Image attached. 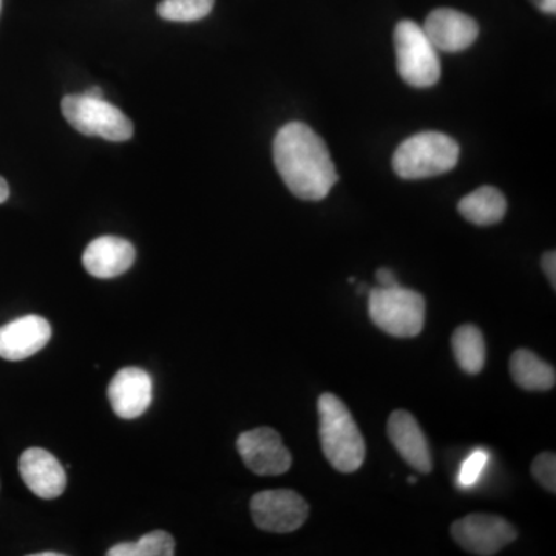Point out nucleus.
Instances as JSON below:
<instances>
[{
	"label": "nucleus",
	"mask_w": 556,
	"mask_h": 556,
	"mask_svg": "<svg viewBox=\"0 0 556 556\" xmlns=\"http://www.w3.org/2000/svg\"><path fill=\"white\" fill-rule=\"evenodd\" d=\"M394 47L399 75L409 86L427 89L441 78V61L437 47L416 22H399L394 30Z\"/></svg>",
	"instance_id": "obj_6"
},
{
	"label": "nucleus",
	"mask_w": 556,
	"mask_h": 556,
	"mask_svg": "<svg viewBox=\"0 0 556 556\" xmlns=\"http://www.w3.org/2000/svg\"><path fill=\"white\" fill-rule=\"evenodd\" d=\"M108 396L116 416L121 419H137L152 404V376L138 367L119 369L110 382Z\"/></svg>",
	"instance_id": "obj_10"
},
{
	"label": "nucleus",
	"mask_w": 556,
	"mask_h": 556,
	"mask_svg": "<svg viewBox=\"0 0 556 556\" xmlns=\"http://www.w3.org/2000/svg\"><path fill=\"white\" fill-rule=\"evenodd\" d=\"M0 9H2V0H0Z\"/></svg>",
	"instance_id": "obj_30"
},
{
	"label": "nucleus",
	"mask_w": 556,
	"mask_h": 556,
	"mask_svg": "<svg viewBox=\"0 0 556 556\" xmlns=\"http://www.w3.org/2000/svg\"><path fill=\"white\" fill-rule=\"evenodd\" d=\"M20 473L24 484L40 500H56L67 486L64 467L43 448L33 447L22 453Z\"/></svg>",
	"instance_id": "obj_13"
},
{
	"label": "nucleus",
	"mask_w": 556,
	"mask_h": 556,
	"mask_svg": "<svg viewBox=\"0 0 556 556\" xmlns=\"http://www.w3.org/2000/svg\"><path fill=\"white\" fill-rule=\"evenodd\" d=\"M62 115L73 129L87 137L124 142L134 137V124L115 105L87 94H68L62 100Z\"/></svg>",
	"instance_id": "obj_5"
},
{
	"label": "nucleus",
	"mask_w": 556,
	"mask_h": 556,
	"mask_svg": "<svg viewBox=\"0 0 556 556\" xmlns=\"http://www.w3.org/2000/svg\"><path fill=\"white\" fill-rule=\"evenodd\" d=\"M453 540L471 555L492 556L517 540L518 533L507 519L496 515L471 514L453 522Z\"/></svg>",
	"instance_id": "obj_8"
},
{
	"label": "nucleus",
	"mask_w": 556,
	"mask_h": 556,
	"mask_svg": "<svg viewBox=\"0 0 556 556\" xmlns=\"http://www.w3.org/2000/svg\"><path fill=\"white\" fill-rule=\"evenodd\" d=\"M214 5L215 0H163L159 14L164 21L195 22L208 16Z\"/></svg>",
	"instance_id": "obj_20"
},
{
	"label": "nucleus",
	"mask_w": 556,
	"mask_h": 556,
	"mask_svg": "<svg viewBox=\"0 0 556 556\" xmlns=\"http://www.w3.org/2000/svg\"><path fill=\"white\" fill-rule=\"evenodd\" d=\"M455 139L441 131H422L405 139L393 156V169L404 179H424L447 174L459 161Z\"/></svg>",
	"instance_id": "obj_3"
},
{
	"label": "nucleus",
	"mask_w": 556,
	"mask_h": 556,
	"mask_svg": "<svg viewBox=\"0 0 556 556\" xmlns=\"http://www.w3.org/2000/svg\"><path fill=\"white\" fill-rule=\"evenodd\" d=\"M237 450L244 466L258 477H278L292 466L291 452L274 428L258 427L237 439Z\"/></svg>",
	"instance_id": "obj_9"
},
{
	"label": "nucleus",
	"mask_w": 556,
	"mask_h": 556,
	"mask_svg": "<svg viewBox=\"0 0 556 556\" xmlns=\"http://www.w3.org/2000/svg\"><path fill=\"white\" fill-rule=\"evenodd\" d=\"M457 211L473 225L492 226L506 215L507 201L496 188L482 186L464 197L457 204Z\"/></svg>",
	"instance_id": "obj_16"
},
{
	"label": "nucleus",
	"mask_w": 556,
	"mask_h": 556,
	"mask_svg": "<svg viewBox=\"0 0 556 556\" xmlns=\"http://www.w3.org/2000/svg\"><path fill=\"white\" fill-rule=\"evenodd\" d=\"M368 313L372 324L387 334L412 339L420 334L426 324V299L401 285L378 287L369 291Z\"/></svg>",
	"instance_id": "obj_4"
},
{
	"label": "nucleus",
	"mask_w": 556,
	"mask_h": 556,
	"mask_svg": "<svg viewBox=\"0 0 556 556\" xmlns=\"http://www.w3.org/2000/svg\"><path fill=\"white\" fill-rule=\"evenodd\" d=\"M409 484H416L417 479L416 478H408Z\"/></svg>",
	"instance_id": "obj_29"
},
{
	"label": "nucleus",
	"mask_w": 556,
	"mask_h": 556,
	"mask_svg": "<svg viewBox=\"0 0 556 556\" xmlns=\"http://www.w3.org/2000/svg\"><path fill=\"white\" fill-rule=\"evenodd\" d=\"M109 556H172L175 540L169 532L153 530L139 538L137 543H119L108 552Z\"/></svg>",
	"instance_id": "obj_19"
},
{
	"label": "nucleus",
	"mask_w": 556,
	"mask_h": 556,
	"mask_svg": "<svg viewBox=\"0 0 556 556\" xmlns=\"http://www.w3.org/2000/svg\"><path fill=\"white\" fill-rule=\"evenodd\" d=\"M387 431L391 444L408 466L416 468L419 473H430L433 470L427 437L412 413L405 409L391 413Z\"/></svg>",
	"instance_id": "obj_14"
},
{
	"label": "nucleus",
	"mask_w": 556,
	"mask_h": 556,
	"mask_svg": "<svg viewBox=\"0 0 556 556\" xmlns=\"http://www.w3.org/2000/svg\"><path fill=\"white\" fill-rule=\"evenodd\" d=\"M452 350L457 365L467 375H479L485 365V340L475 325H460L452 336Z\"/></svg>",
	"instance_id": "obj_18"
},
{
	"label": "nucleus",
	"mask_w": 556,
	"mask_h": 556,
	"mask_svg": "<svg viewBox=\"0 0 556 556\" xmlns=\"http://www.w3.org/2000/svg\"><path fill=\"white\" fill-rule=\"evenodd\" d=\"M137 258V251L129 240L121 237H98L86 248L83 265L90 276L97 278H115L131 268Z\"/></svg>",
	"instance_id": "obj_15"
},
{
	"label": "nucleus",
	"mask_w": 556,
	"mask_h": 556,
	"mask_svg": "<svg viewBox=\"0 0 556 556\" xmlns=\"http://www.w3.org/2000/svg\"><path fill=\"white\" fill-rule=\"evenodd\" d=\"M489 457V453L484 452V450H475V452L464 460L459 477H457V482H459L463 489H470V486L477 484L479 478H481L482 471L485 470Z\"/></svg>",
	"instance_id": "obj_21"
},
{
	"label": "nucleus",
	"mask_w": 556,
	"mask_h": 556,
	"mask_svg": "<svg viewBox=\"0 0 556 556\" xmlns=\"http://www.w3.org/2000/svg\"><path fill=\"white\" fill-rule=\"evenodd\" d=\"M251 515L265 532L291 533L305 525L309 506L294 490H265L252 496Z\"/></svg>",
	"instance_id": "obj_7"
},
{
	"label": "nucleus",
	"mask_w": 556,
	"mask_h": 556,
	"mask_svg": "<svg viewBox=\"0 0 556 556\" xmlns=\"http://www.w3.org/2000/svg\"><path fill=\"white\" fill-rule=\"evenodd\" d=\"M510 376L519 388L527 391H548L556 383L555 368L526 348H519L511 354Z\"/></svg>",
	"instance_id": "obj_17"
},
{
	"label": "nucleus",
	"mask_w": 556,
	"mask_h": 556,
	"mask_svg": "<svg viewBox=\"0 0 556 556\" xmlns=\"http://www.w3.org/2000/svg\"><path fill=\"white\" fill-rule=\"evenodd\" d=\"M10 197V188L9 182L5 181V178L0 177V204L5 203Z\"/></svg>",
	"instance_id": "obj_26"
},
{
	"label": "nucleus",
	"mask_w": 556,
	"mask_h": 556,
	"mask_svg": "<svg viewBox=\"0 0 556 556\" xmlns=\"http://www.w3.org/2000/svg\"><path fill=\"white\" fill-rule=\"evenodd\" d=\"M541 266H543L544 274L547 280L551 281L552 288H556V255L555 251H548L541 258Z\"/></svg>",
	"instance_id": "obj_23"
},
{
	"label": "nucleus",
	"mask_w": 556,
	"mask_h": 556,
	"mask_svg": "<svg viewBox=\"0 0 556 556\" xmlns=\"http://www.w3.org/2000/svg\"><path fill=\"white\" fill-rule=\"evenodd\" d=\"M274 163L285 185L300 200H324L339 179L324 139L303 123H289L278 130Z\"/></svg>",
	"instance_id": "obj_1"
},
{
	"label": "nucleus",
	"mask_w": 556,
	"mask_h": 556,
	"mask_svg": "<svg viewBox=\"0 0 556 556\" xmlns=\"http://www.w3.org/2000/svg\"><path fill=\"white\" fill-rule=\"evenodd\" d=\"M51 339L47 318L28 314L0 327V357L10 362L25 361L39 353Z\"/></svg>",
	"instance_id": "obj_11"
},
{
	"label": "nucleus",
	"mask_w": 556,
	"mask_h": 556,
	"mask_svg": "<svg viewBox=\"0 0 556 556\" xmlns=\"http://www.w3.org/2000/svg\"><path fill=\"white\" fill-rule=\"evenodd\" d=\"M422 28L437 50L445 53L467 50L473 46L479 35L477 21L452 9L431 11Z\"/></svg>",
	"instance_id": "obj_12"
},
{
	"label": "nucleus",
	"mask_w": 556,
	"mask_h": 556,
	"mask_svg": "<svg viewBox=\"0 0 556 556\" xmlns=\"http://www.w3.org/2000/svg\"><path fill=\"white\" fill-rule=\"evenodd\" d=\"M31 556H64V554H58V552H39V554H33Z\"/></svg>",
	"instance_id": "obj_28"
},
{
	"label": "nucleus",
	"mask_w": 556,
	"mask_h": 556,
	"mask_svg": "<svg viewBox=\"0 0 556 556\" xmlns=\"http://www.w3.org/2000/svg\"><path fill=\"white\" fill-rule=\"evenodd\" d=\"M318 433L321 450L340 473H353L364 464L367 447L350 409L336 394L318 399Z\"/></svg>",
	"instance_id": "obj_2"
},
{
	"label": "nucleus",
	"mask_w": 556,
	"mask_h": 556,
	"mask_svg": "<svg viewBox=\"0 0 556 556\" xmlns=\"http://www.w3.org/2000/svg\"><path fill=\"white\" fill-rule=\"evenodd\" d=\"M538 7H540L541 11L547 14H555L556 11V0H533Z\"/></svg>",
	"instance_id": "obj_25"
},
{
	"label": "nucleus",
	"mask_w": 556,
	"mask_h": 556,
	"mask_svg": "<svg viewBox=\"0 0 556 556\" xmlns=\"http://www.w3.org/2000/svg\"><path fill=\"white\" fill-rule=\"evenodd\" d=\"M84 94H87V97L90 98H97V100H102V97H104V91H102L100 87H91V89L87 90Z\"/></svg>",
	"instance_id": "obj_27"
},
{
	"label": "nucleus",
	"mask_w": 556,
	"mask_h": 556,
	"mask_svg": "<svg viewBox=\"0 0 556 556\" xmlns=\"http://www.w3.org/2000/svg\"><path fill=\"white\" fill-rule=\"evenodd\" d=\"M376 278H378L379 287L388 288L394 287V285H399L393 270L387 268H380L378 273H376Z\"/></svg>",
	"instance_id": "obj_24"
},
{
	"label": "nucleus",
	"mask_w": 556,
	"mask_h": 556,
	"mask_svg": "<svg viewBox=\"0 0 556 556\" xmlns=\"http://www.w3.org/2000/svg\"><path fill=\"white\" fill-rule=\"evenodd\" d=\"M533 478L551 493H556V456L555 453L544 452L532 463Z\"/></svg>",
	"instance_id": "obj_22"
}]
</instances>
